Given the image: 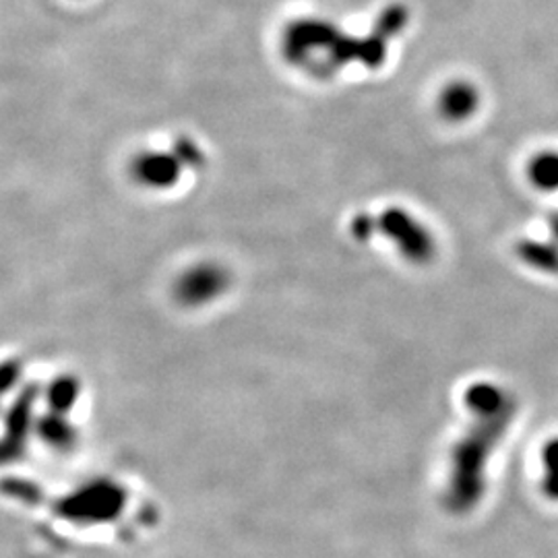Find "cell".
Listing matches in <instances>:
<instances>
[{
  "label": "cell",
  "instance_id": "1",
  "mask_svg": "<svg viewBox=\"0 0 558 558\" xmlns=\"http://www.w3.org/2000/svg\"><path fill=\"white\" fill-rule=\"evenodd\" d=\"M513 418L515 408L497 416H474L470 430L456 442L445 490V505L451 513L463 515L476 509L486 490V465Z\"/></svg>",
  "mask_w": 558,
  "mask_h": 558
},
{
  "label": "cell",
  "instance_id": "2",
  "mask_svg": "<svg viewBox=\"0 0 558 558\" xmlns=\"http://www.w3.org/2000/svg\"><path fill=\"white\" fill-rule=\"evenodd\" d=\"M380 232L396 242L399 253L416 265H424L435 257V240L433 234L414 220L408 211L391 207L377 220Z\"/></svg>",
  "mask_w": 558,
  "mask_h": 558
},
{
  "label": "cell",
  "instance_id": "3",
  "mask_svg": "<svg viewBox=\"0 0 558 558\" xmlns=\"http://www.w3.org/2000/svg\"><path fill=\"white\" fill-rule=\"evenodd\" d=\"M230 274L220 263H199L189 267L180 276L174 294L184 306H203L209 304L228 290Z\"/></svg>",
  "mask_w": 558,
  "mask_h": 558
},
{
  "label": "cell",
  "instance_id": "4",
  "mask_svg": "<svg viewBox=\"0 0 558 558\" xmlns=\"http://www.w3.org/2000/svg\"><path fill=\"white\" fill-rule=\"evenodd\" d=\"M338 27L329 21L300 20L283 34V57L292 64H308L315 50H329L339 38Z\"/></svg>",
  "mask_w": 558,
  "mask_h": 558
},
{
  "label": "cell",
  "instance_id": "5",
  "mask_svg": "<svg viewBox=\"0 0 558 558\" xmlns=\"http://www.w3.org/2000/svg\"><path fill=\"white\" fill-rule=\"evenodd\" d=\"M180 172L182 163L166 151H143L131 163L133 179L147 189H170L179 182Z\"/></svg>",
  "mask_w": 558,
  "mask_h": 558
},
{
  "label": "cell",
  "instance_id": "6",
  "mask_svg": "<svg viewBox=\"0 0 558 558\" xmlns=\"http://www.w3.org/2000/svg\"><path fill=\"white\" fill-rule=\"evenodd\" d=\"M478 106V87L474 83H470V81H453L440 94V117L451 120V122H461V120L474 117Z\"/></svg>",
  "mask_w": 558,
  "mask_h": 558
},
{
  "label": "cell",
  "instance_id": "7",
  "mask_svg": "<svg viewBox=\"0 0 558 558\" xmlns=\"http://www.w3.org/2000/svg\"><path fill=\"white\" fill-rule=\"evenodd\" d=\"M465 405L474 416H497L515 408V399L495 383H476L465 391Z\"/></svg>",
  "mask_w": 558,
  "mask_h": 558
},
{
  "label": "cell",
  "instance_id": "8",
  "mask_svg": "<svg viewBox=\"0 0 558 558\" xmlns=\"http://www.w3.org/2000/svg\"><path fill=\"white\" fill-rule=\"evenodd\" d=\"M527 179L542 191V193H557L558 191V151L544 149L527 163Z\"/></svg>",
  "mask_w": 558,
  "mask_h": 558
},
{
  "label": "cell",
  "instance_id": "9",
  "mask_svg": "<svg viewBox=\"0 0 558 558\" xmlns=\"http://www.w3.org/2000/svg\"><path fill=\"white\" fill-rule=\"evenodd\" d=\"M521 260L538 271L558 274V244L557 242H536V240H521L518 244Z\"/></svg>",
  "mask_w": 558,
  "mask_h": 558
},
{
  "label": "cell",
  "instance_id": "10",
  "mask_svg": "<svg viewBox=\"0 0 558 558\" xmlns=\"http://www.w3.org/2000/svg\"><path fill=\"white\" fill-rule=\"evenodd\" d=\"M539 490L544 499L558 502V437L546 440V445L542 447Z\"/></svg>",
  "mask_w": 558,
  "mask_h": 558
},
{
  "label": "cell",
  "instance_id": "11",
  "mask_svg": "<svg viewBox=\"0 0 558 558\" xmlns=\"http://www.w3.org/2000/svg\"><path fill=\"white\" fill-rule=\"evenodd\" d=\"M408 20H410V13L405 7L391 4L389 9H385L380 13L379 20L375 23V34L383 40H389V38L398 36L399 32L408 25Z\"/></svg>",
  "mask_w": 558,
  "mask_h": 558
},
{
  "label": "cell",
  "instance_id": "12",
  "mask_svg": "<svg viewBox=\"0 0 558 558\" xmlns=\"http://www.w3.org/2000/svg\"><path fill=\"white\" fill-rule=\"evenodd\" d=\"M172 154L177 156V160L184 166H191V168H199L203 166V151L199 149V145L189 137H179L174 141V147H172Z\"/></svg>",
  "mask_w": 558,
  "mask_h": 558
},
{
  "label": "cell",
  "instance_id": "13",
  "mask_svg": "<svg viewBox=\"0 0 558 558\" xmlns=\"http://www.w3.org/2000/svg\"><path fill=\"white\" fill-rule=\"evenodd\" d=\"M377 230H379L377 220H375L373 216H368V214H359V216L352 220V234H354L356 239L362 240V242H366V240L371 239Z\"/></svg>",
  "mask_w": 558,
  "mask_h": 558
},
{
  "label": "cell",
  "instance_id": "14",
  "mask_svg": "<svg viewBox=\"0 0 558 558\" xmlns=\"http://www.w3.org/2000/svg\"><path fill=\"white\" fill-rule=\"evenodd\" d=\"M550 226H553V234H555V242H557L558 244V216H555V218H553V223H550Z\"/></svg>",
  "mask_w": 558,
  "mask_h": 558
}]
</instances>
